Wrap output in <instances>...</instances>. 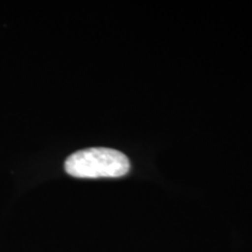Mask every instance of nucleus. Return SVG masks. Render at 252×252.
I'll use <instances>...</instances> for the list:
<instances>
[{
	"mask_svg": "<svg viewBox=\"0 0 252 252\" xmlns=\"http://www.w3.org/2000/svg\"><path fill=\"white\" fill-rule=\"evenodd\" d=\"M64 169L78 179L121 178L130 171V161L119 151L91 147L72 153L65 160Z\"/></svg>",
	"mask_w": 252,
	"mask_h": 252,
	"instance_id": "nucleus-1",
	"label": "nucleus"
}]
</instances>
